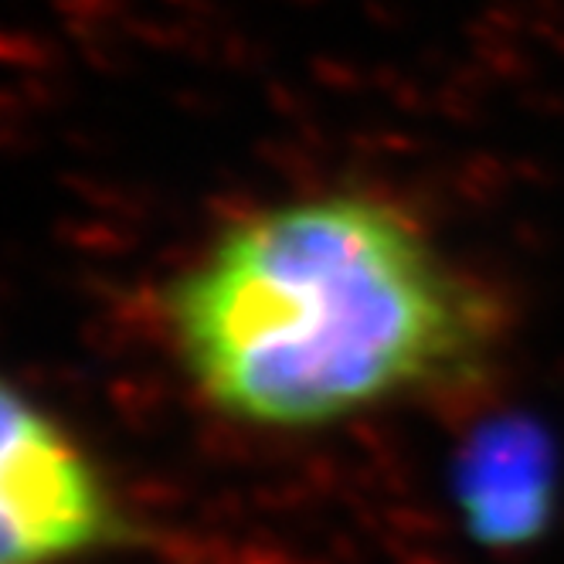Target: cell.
Segmentation results:
<instances>
[{"label": "cell", "instance_id": "3", "mask_svg": "<svg viewBox=\"0 0 564 564\" xmlns=\"http://www.w3.org/2000/svg\"><path fill=\"white\" fill-rule=\"evenodd\" d=\"M459 507L476 541L531 544L551 517V459L523 429H494L463 463Z\"/></svg>", "mask_w": 564, "mask_h": 564}, {"label": "cell", "instance_id": "2", "mask_svg": "<svg viewBox=\"0 0 564 564\" xmlns=\"http://www.w3.org/2000/svg\"><path fill=\"white\" fill-rule=\"evenodd\" d=\"M123 531L83 446L0 378V564H65Z\"/></svg>", "mask_w": 564, "mask_h": 564}, {"label": "cell", "instance_id": "1", "mask_svg": "<svg viewBox=\"0 0 564 564\" xmlns=\"http://www.w3.org/2000/svg\"><path fill=\"white\" fill-rule=\"evenodd\" d=\"M167 324L215 412L313 432L482 384L510 313L415 212L330 187L221 228L171 286Z\"/></svg>", "mask_w": 564, "mask_h": 564}]
</instances>
